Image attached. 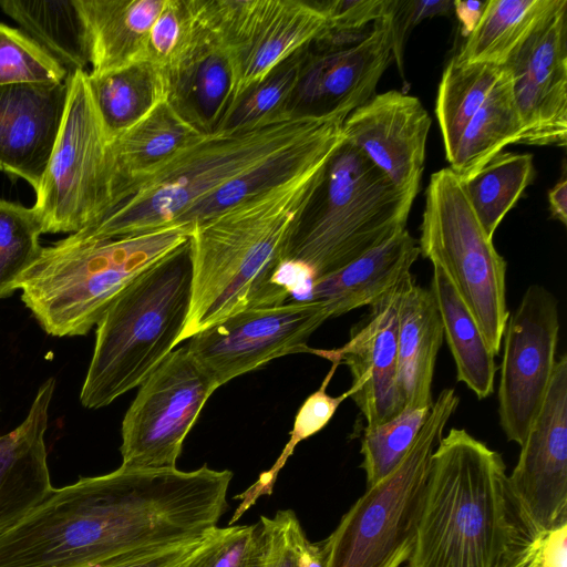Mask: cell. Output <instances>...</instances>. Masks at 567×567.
<instances>
[{"label":"cell","mask_w":567,"mask_h":567,"mask_svg":"<svg viewBox=\"0 0 567 567\" xmlns=\"http://www.w3.org/2000/svg\"><path fill=\"white\" fill-rule=\"evenodd\" d=\"M233 474L133 468L53 488L0 534V567H95L140 550L199 540L228 507Z\"/></svg>","instance_id":"1"},{"label":"cell","mask_w":567,"mask_h":567,"mask_svg":"<svg viewBox=\"0 0 567 567\" xmlns=\"http://www.w3.org/2000/svg\"><path fill=\"white\" fill-rule=\"evenodd\" d=\"M334 117L291 113L206 134L130 182L79 239L133 236L202 223L292 174L329 158L344 140Z\"/></svg>","instance_id":"2"},{"label":"cell","mask_w":567,"mask_h":567,"mask_svg":"<svg viewBox=\"0 0 567 567\" xmlns=\"http://www.w3.org/2000/svg\"><path fill=\"white\" fill-rule=\"evenodd\" d=\"M543 536L502 455L464 429L449 430L431 457L408 567H539Z\"/></svg>","instance_id":"3"},{"label":"cell","mask_w":567,"mask_h":567,"mask_svg":"<svg viewBox=\"0 0 567 567\" xmlns=\"http://www.w3.org/2000/svg\"><path fill=\"white\" fill-rule=\"evenodd\" d=\"M329 158L193 226L190 305L178 343L245 309L287 302L275 276Z\"/></svg>","instance_id":"4"},{"label":"cell","mask_w":567,"mask_h":567,"mask_svg":"<svg viewBox=\"0 0 567 567\" xmlns=\"http://www.w3.org/2000/svg\"><path fill=\"white\" fill-rule=\"evenodd\" d=\"M189 235L185 227L107 239L69 235L43 247L21 282V299L47 333L83 336L122 290Z\"/></svg>","instance_id":"5"},{"label":"cell","mask_w":567,"mask_h":567,"mask_svg":"<svg viewBox=\"0 0 567 567\" xmlns=\"http://www.w3.org/2000/svg\"><path fill=\"white\" fill-rule=\"evenodd\" d=\"M188 241L136 277L96 323L80 392L86 409L111 404L140 384L178 344L189 311Z\"/></svg>","instance_id":"6"},{"label":"cell","mask_w":567,"mask_h":567,"mask_svg":"<svg viewBox=\"0 0 567 567\" xmlns=\"http://www.w3.org/2000/svg\"><path fill=\"white\" fill-rule=\"evenodd\" d=\"M415 198L346 138L327 162L284 259L312 281L332 274L406 229Z\"/></svg>","instance_id":"7"},{"label":"cell","mask_w":567,"mask_h":567,"mask_svg":"<svg viewBox=\"0 0 567 567\" xmlns=\"http://www.w3.org/2000/svg\"><path fill=\"white\" fill-rule=\"evenodd\" d=\"M458 404L453 388L437 394L402 461L367 487L323 539L328 567H400L408 561L415 544L431 457Z\"/></svg>","instance_id":"8"},{"label":"cell","mask_w":567,"mask_h":567,"mask_svg":"<svg viewBox=\"0 0 567 567\" xmlns=\"http://www.w3.org/2000/svg\"><path fill=\"white\" fill-rule=\"evenodd\" d=\"M420 230V255L443 268L497 355L509 316L506 261L450 167L431 175Z\"/></svg>","instance_id":"9"},{"label":"cell","mask_w":567,"mask_h":567,"mask_svg":"<svg viewBox=\"0 0 567 567\" xmlns=\"http://www.w3.org/2000/svg\"><path fill=\"white\" fill-rule=\"evenodd\" d=\"M68 84L64 120L33 208L44 233L71 235L112 209L115 177L111 144L90 93L87 72L70 73Z\"/></svg>","instance_id":"10"},{"label":"cell","mask_w":567,"mask_h":567,"mask_svg":"<svg viewBox=\"0 0 567 567\" xmlns=\"http://www.w3.org/2000/svg\"><path fill=\"white\" fill-rule=\"evenodd\" d=\"M190 4L197 21L216 37L230 60V113L246 92L312 43L327 25L319 1L190 0Z\"/></svg>","instance_id":"11"},{"label":"cell","mask_w":567,"mask_h":567,"mask_svg":"<svg viewBox=\"0 0 567 567\" xmlns=\"http://www.w3.org/2000/svg\"><path fill=\"white\" fill-rule=\"evenodd\" d=\"M328 319L313 300L252 307L194 334L186 348L215 392L274 359L312 353L307 340Z\"/></svg>","instance_id":"12"},{"label":"cell","mask_w":567,"mask_h":567,"mask_svg":"<svg viewBox=\"0 0 567 567\" xmlns=\"http://www.w3.org/2000/svg\"><path fill=\"white\" fill-rule=\"evenodd\" d=\"M213 393L186 346L173 350L140 384L124 415L121 465L176 467L184 440Z\"/></svg>","instance_id":"13"},{"label":"cell","mask_w":567,"mask_h":567,"mask_svg":"<svg viewBox=\"0 0 567 567\" xmlns=\"http://www.w3.org/2000/svg\"><path fill=\"white\" fill-rule=\"evenodd\" d=\"M559 328L557 298L540 285H530L508 316L502 339L498 416L506 439L519 446L546 396Z\"/></svg>","instance_id":"14"},{"label":"cell","mask_w":567,"mask_h":567,"mask_svg":"<svg viewBox=\"0 0 567 567\" xmlns=\"http://www.w3.org/2000/svg\"><path fill=\"white\" fill-rule=\"evenodd\" d=\"M392 60L388 14L375 21L370 32L357 42L340 45L310 43L289 112L344 122L375 94Z\"/></svg>","instance_id":"15"},{"label":"cell","mask_w":567,"mask_h":567,"mask_svg":"<svg viewBox=\"0 0 567 567\" xmlns=\"http://www.w3.org/2000/svg\"><path fill=\"white\" fill-rule=\"evenodd\" d=\"M512 80L523 131L519 143L567 144V0L502 66Z\"/></svg>","instance_id":"16"},{"label":"cell","mask_w":567,"mask_h":567,"mask_svg":"<svg viewBox=\"0 0 567 567\" xmlns=\"http://www.w3.org/2000/svg\"><path fill=\"white\" fill-rule=\"evenodd\" d=\"M514 492L542 534L567 524V357L555 364L537 417L508 475Z\"/></svg>","instance_id":"17"},{"label":"cell","mask_w":567,"mask_h":567,"mask_svg":"<svg viewBox=\"0 0 567 567\" xmlns=\"http://www.w3.org/2000/svg\"><path fill=\"white\" fill-rule=\"evenodd\" d=\"M430 127L431 117L417 97L391 90L375 93L349 114L342 133L400 192L415 198Z\"/></svg>","instance_id":"18"},{"label":"cell","mask_w":567,"mask_h":567,"mask_svg":"<svg viewBox=\"0 0 567 567\" xmlns=\"http://www.w3.org/2000/svg\"><path fill=\"white\" fill-rule=\"evenodd\" d=\"M410 275L370 306L342 347L312 352L349 368L352 383L360 385L351 399L364 417V427L384 423L404 409L398 383V312Z\"/></svg>","instance_id":"19"},{"label":"cell","mask_w":567,"mask_h":567,"mask_svg":"<svg viewBox=\"0 0 567 567\" xmlns=\"http://www.w3.org/2000/svg\"><path fill=\"white\" fill-rule=\"evenodd\" d=\"M64 82L0 85V172L41 185L65 115Z\"/></svg>","instance_id":"20"},{"label":"cell","mask_w":567,"mask_h":567,"mask_svg":"<svg viewBox=\"0 0 567 567\" xmlns=\"http://www.w3.org/2000/svg\"><path fill=\"white\" fill-rule=\"evenodd\" d=\"M54 384L53 378L44 381L25 419L0 435V534L19 523L54 488L44 441Z\"/></svg>","instance_id":"21"},{"label":"cell","mask_w":567,"mask_h":567,"mask_svg":"<svg viewBox=\"0 0 567 567\" xmlns=\"http://www.w3.org/2000/svg\"><path fill=\"white\" fill-rule=\"evenodd\" d=\"M194 19L193 37L167 72L168 99L192 124L210 134L223 128L230 113L234 73L220 42Z\"/></svg>","instance_id":"22"},{"label":"cell","mask_w":567,"mask_h":567,"mask_svg":"<svg viewBox=\"0 0 567 567\" xmlns=\"http://www.w3.org/2000/svg\"><path fill=\"white\" fill-rule=\"evenodd\" d=\"M419 256L417 241L404 229L339 270L312 281L301 300L320 302L329 319L370 307L411 272Z\"/></svg>","instance_id":"23"},{"label":"cell","mask_w":567,"mask_h":567,"mask_svg":"<svg viewBox=\"0 0 567 567\" xmlns=\"http://www.w3.org/2000/svg\"><path fill=\"white\" fill-rule=\"evenodd\" d=\"M443 338L430 289L410 275L398 312V383L404 406L432 408L433 377Z\"/></svg>","instance_id":"24"},{"label":"cell","mask_w":567,"mask_h":567,"mask_svg":"<svg viewBox=\"0 0 567 567\" xmlns=\"http://www.w3.org/2000/svg\"><path fill=\"white\" fill-rule=\"evenodd\" d=\"M91 41V74L147 60L153 23L166 0H80Z\"/></svg>","instance_id":"25"},{"label":"cell","mask_w":567,"mask_h":567,"mask_svg":"<svg viewBox=\"0 0 567 567\" xmlns=\"http://www.w3.org/2000/svg\"><path fill=\"white\" fill-rule=\"evenodd\" d=\"M204 135L168 97L157 104L111 143L115 177L113 206L125 185L165 163Z\"/></svg>","instance_id":"26"},{"label":"cell","mask_w":567,"mask_h":567,"mask_svg":"<svg viewBox=\"0 0 567 567\" xmlns=\"http://www.w3.org/2000/svg\"><path fill=\"white\" fill-rule=\"evenodd\" d=\"M432 268L429 289L441 318L443 336L455 362L456 379L477 399H486L494 392L496 355L486 343L450 277L437 264H432Z\"/></svg>","instance_id":"27"},{"label":"cell","mask_w":567,"mask_h":567,"mask_svg":"<svg viewBox=\"0 0 567 567\" xmlns=\"http://www.w3.org/2000/svg\"><path fill=\"white\" fill-rule=\"evenodd\" d=\"M87 84L110 144L169 94L167 73L148 60L99 75L87 72Z\"/></svg>","instance_id":"28"},{"label":"cell","mask_w":567,"mask_h":567,"mask_svg":"<svg viewBox=\"0 0 567 567\" xmlns=\"http://www.w3.org/2000/svg\"><path fill=\"white\" fill-rule=\"evenodd\" d=\"M17 21L69 73L91 64V41L80 0H0Z\"/></svg>","instance_id":"29"},{"label":"cell","mask_w":567,"mask_h":567,"mask_svg":"<svg viewBox=\"0 0 567 567\" xmlns=\"http://www.w3.org/2000/svg\"><path fill=\"white\" fill-rule=\"evenodd\" d=\"M565 0H487L483 13L454 56L463 63L502 68L538 24Z\"/></svg>","instance_id":"30"},{"label":"cell","mask_w":567,"mask_h":567,"mask_svg":"<svg viewBox=\"0 0 567 567\" xmlns=\"http://www.w3.org/2000/svg\"><path fill=\"white\" fill-rule=\"evenodd\" d=\"M502 70L499 80L466 124L450 162L451 171L461 181L474 175L505 146L520 141L523 126L512 80Z\"/></svg>","instance_id":"31"},{"label":"cell","mask_w":567,"mask_h":567,"mask_svg":"<svg viewBox=\"0 0 567 567\" xmlns=\"http://www.w3.org/2000/svg\"><path fill=\"white\" fill-rule=\"evenodd\" d=\"M502 68L487 63H463L453 58L437 90L436 117L445 157L450 163L462 133L502 75Z\"/></svg>","instance_id":"32"},{"label":"cell","mask_w":567,"mask_h":567,"mask_svg":"<svg viewBox=\"0 0 567 567\" xmlns=\"http://www.w3.org/2000/svg\"><path fill=\"white\" fill-rule=\"evenodd\" d=\"M534 177L533 155L499 153L470 178L461 181L483 229L493 239L506 214Z\"/></svg>","instance_id":"33"},{"label":"cell","mask_w":567,"mask_h":567,"mask_svg":"<svg viewBox=\"0 0 567 567\" xmlns=\"http://www.w3.org/2000/svg\"><path fill=\"white\" fill-rule=\"evenodd\" d=\"M43 233L41 217L33 206L0 199V298L20 289L42 252L39 238Z\"/></svg>","instance_id":"34"},{"label":"cell","mask_w":567,"mask_h":567,"mask_svg":"<svg viewBox=\"0 0 567 567\" xmlns=\"http://www.w3.org/2000/svg\"><path fill=\"white\" fill-rule=\"evenodd\" d=\"M331 368L324 377L320 388L311 393L300 406L295 417L290 440L286 444L281 455L274 464L271 470L260 475L259 480L251 485L245 493L237 498L243 499L240 506L231 517V523L236 522L246 509L262 494H270L278 472L285 465L288 457L292 454L295 447L303 440L321 431L332 419L340 404L348 398H351L360 390V385L352 383L351 386L338 396H331L327 393V388L336 373L339 361H330Z\"/></svg>","instance_id":"35"},{"label":"cell","mask_w":567,"mask_h":567,"mask_svg":"<svg viewBox=\"0 0 567 567\" xmlns=\"http://www.w3.org/2000/svg\"><path fill=\"white\" fill-rule=\"evenodd\" d=\"M430 410L404 406L391 420L363 427L360 467L365 473L367 487L384 478L402 461L426 421Z\"/></svg>","instance_id":"36"},{"label":"cell","mask_w":567,"mask_h":567,"mask_svg":"<svg viewBox=\"0 0 567 567\" xmlns=\"http://www.w3.org/2000/svg\"><path fill=\"white\" fill-rule=\"evenodd\" d=\"M306 49L278 65L239 100L221 130L240 128L288 114ZM292 114V113H291Z\"/></svg>","instance_id":"37"},{"label":"cell","mask_w":567,"mask_h":567,"mask_svg":"<svg viewBox=\"0 0 567 567\" xmlns=\"http://www.w3.org/2000/svg\"><path fill=\"white\" fill-rule=\"evenodd\" d=\"M69 74L31 37L0 22V85L64 82Z\"/></svg>","instance_id":"38"},{"label":"cell","mask_w":567,"mask_h":567,"mask_svg":"<svg viewBox=\"0 0 567 567\" xmlns=\"http://www.w3.org/2000/svg\"><path fill=\"white\" fill-rule=\"evenodd\" d=\"M266 538L260 519L215 528L182 567H264Z\"/></svg>","instance_id":"39"},{"label":"cell","mask_w":567,"mask_h":567,"mask_svg":"<svg viewBox=\"0 0 567 567\" xmlns=\"http://www.w3.org/2000/svg\"><path fill=\"white\" fill-rule=\"evenodd\" d=\"M266 538L264 567H328L324 540L312 543L291 509L260 516Z\"/></svg>","instance_id":"40"},{"label":"cell","mask_w":567,"mask_h":567,"mask_svg":"<svg viewBox=\"0 0 567 567\" xmlns=\"http://www.w3.org/2000/svg\"><path fill=\"white\" fill-rule=\"evenodd\" d=\"M195 30L188 0H166L152 25L147 60L166 73L186 50Z\"/></svg>","instance_id":"41"},{"label":"cell","mask_w":567,"mask_h":567,"mask_svg":"<svg viewBox=\"0 0 567 567\" xmlns=\"http://www.w3.org/2000/svg\"><path fill=\"white\" fill-rule=\"evenodd\" d=\"M453 8L449 0H390L389 20L392 35V52L403 74V54L408 37L422 20L447 14Z\"/></svg>","instance_id":"42"},{"label":"cell","mask_w":567,"mask_h":567,"mask_svg":"<svg viewBox=\"0 0 567 567\" xmlns=\"http://www.w3.org/2000/svg\"><path fill=\"white\" fill-rule=\"evenodd\" d=\"M205 538L140 550L95 567H182Z\"/></svg>","instance_id":"43"},{"label":"cell","mask_w":567,"mask_h":567,"mask_svg":"<svg viewBox=\"0 0 567 567\" xmlns=\"http://www.w3.org/2000/svg\"><path fill=\"white\" fill-rule=\"evenodd\" d=\"M539 567H567V524L543 536Z\"/></svg>","instance_id":"44"},{"label":"cell","mask_w":567,"mask_h":567,"mask_svg":"<svg viewBox=\"0 0 567 567\" xmlns=\"http://www.w3.org/2000/svg\"><path fill=\"white\" fill-rule=\"evenodd\" d=\"M486 1H453V9L461 22L462 33L467 37L477 24Z\"/></svg>","instance_id":"45"},{"label":"cell","mask_w":567,"mask_h":567,"mask_svg":"<svg viewBox=\"0 0 567 567\" xmlns=\"http://www.w3.org/2000/svg\"><path fill=\"white\" fill-rule=\"evenodd\" d=\"M548 202L551 217L567 224V179L563 177L549 192Z\"/></svg>","instance_id":"46"}]
</instances>
